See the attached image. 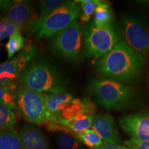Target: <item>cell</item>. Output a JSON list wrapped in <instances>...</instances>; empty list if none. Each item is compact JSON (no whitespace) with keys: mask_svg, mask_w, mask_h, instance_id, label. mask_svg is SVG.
I'll use <instances>...</instances> for the list:
<instances>
[{"mask_svg":"<svg viewBox=\"0 0 149 149\" xmlns=\"http://www.w3.org/2000/svg\"><path fill=\"white\" fill-rule=\"evenodd\" d=\"M23 86L38 93L66 92V88L57 70L46 61H34L22 74Z\"/></svg>","mask_w":149,"mask_h":149,"instance_id":"cell-3","label":"cell"},{"mask_svg":"<svg viewBox=\"0 0 149 149\" xmlns=\"http://www.w3.org/2000/svg\"><path fill=\"white\" fill-rule=\"evenodd\" d=\"M13 1L9 0H0V13L3 11L7 10L13 4Z\"/></svg>","mask_w":149,"mask_h":149,"instance_id":"cell-28","label":"cell"},{"mask_svg":"<svg viewBox=\"0 0 149 149\" xmlns=\"http://www.w3.org/2000/svg\"><path fill=\"white\" fill-rule=\"evenodd\" d=\"M93 116L85 113L78 114L70 120L65 122L63 126H67L68 129L75 132L77 134L83 133L85 130L90 129L92 125Z\"/></svg>","mask_w":149,"mask_h":149,"instance_id":"cell-17","label":"cell"},{"mask_svg":"<svg viewBox=\"0 0 149 149\" xmlns=\"http://www.w3.org/2000/svg\"><path fill=\"white\" fill-rule=\"evenodd\" d=\"M91 129L95 131L103 142L120 144L121 139L113 117L107 113H96L93 116Z\"/></svg>","mask_w":149,"mask_h":149,"instance_id":"cell-11","label":"cell"},{"mask_svg":"<svg viewBox=\"0 0 149 149\" xmlns=\"http://www.w3.org/2000/svg\"><path fill=\"white\" fill-rule=\"evenodd\" d=\"M17 33H20V29L17 26L7 18L0 19V40L10 37Z\"/></svg>","mask_w":149,"mask_h":149,"instance_id":"cell-25","label":"cell"},{"mask_svg":"<svg viewBox=\"0 0 149 149\" xmlns=\"http://www.w3.org/2000/svg\"><path fill=\"white\" fill-rule=\"evenodd\" d=\"M100 1L97 0H83L79 1L80 3V7L82 11L80 19L82 23H86L88 22L91 17L94 15L95 11L97 5Z\"/></svg>","mask_w":149,"mask_h":149,"instance_id":"cell-24","label":"cell"},{"mask_svg":"<svg viewBox=\"0 0 149 149\" xmlns=\"http://www.w3.org/2000/svg\"><path fill=\"white\" fill-rule=\"evenodd\" d=\"M15 98L17 110L27 122L40 125L53 122L42 94L20 86L15 91Z\"/></svg>","mask_w":149,"mask_h":149,"instance_id":"cell-4","label":"cell"},{"mask_svg":"<svg viewBox=\"0 0 149 149\" xmlns=\"http://www.w3.org/2000/svg\"><path fill=\"white\" fill-rule=\"evenodd\" d=\"M146 59L123 41L107 55L98 59L95 70L102 77L128 84L142 73Z\"/></svg>","mask_w":149,"mask_h":149,"instance_id":"cell-1","label":"cell"},{"mask_svg":"<svg viewBox=\"0 0 149 149\" xmlns=\"http://www.w3.org/2000/svg\"><path fill=\"white\" fill-rule=\"evenodd\" d=\"M0 149H24L19 135L13 126L0 129Z\"/></svg>","mask_w":149,"mask_h":149,"instance_id":"cell-15","label":"cell"},{"mask_svg":"<svg viewBox=\"0 0 149 149\" xmlns=\"http://www.w3.org/2000/svg\"><path fill=\"white\" fill-rule=\"evenodd\" d=\"M119 125L131 139L149 142V111L124 115Z\"/></svg>","mask_w":149,"mask_h":149,"instance_id":"cell-10","label":"cell"},{"mask_svg":"<svg viewBox=\"0 0 149 149\" xmlns=\"http://www.w3.org/2000/svg\"><path fill=\"white\" fill-rule=\"evenodd\" d=\"M77 137L85 145L91 148H95L101 146L103 141L95 131L93 129H88L84 132L77 134Z\"/></svg>","mask_w":149,"mask_h":149,"instance_id":"cell-19","label":"cell"},{"mask_svg":"<svg viewBox=\"0 0 149 149\" xmlns=\"http://www.w3.org/2000/svg\"><path fill=\"white\" fill-rule=\"evenodd\" d=\"M46 109L53 117L52 122L55 123L57 117L62 111L67 109L74 100L73 96L68 92L42 94Z\"/></svg>","mask_w":149,"mask_h":149,"instance_id":"cell-14","label":"cell"},{"mask_svg":"<svg viewBox=\"0 0 149 149\" xmlns=\"http://www.w3.org/2000/svg\"><path fill=\"white\" fill-rule=\"evenodd\" d=\"M124 144L128 149H149V142L140 141L131 138L124 141Z\"/></svg>","mask_w":149,"mask_h":149,"instance_id":"cell-26","label":"cell"},{"mask_svg":"<svg viewBox=\"0 0 149 149\" xmlns=\"http://www.w3.org/2000/svg\"><path fill=\"white\" fill-rule=\"evenodd\" d=\"M54 53L69 61H75L84 52V29L82 24L74 21L66 29L54 35L50 43Z\"/></svg>","mask_w":149,"mask_h":149,"instance_id":"cell-5","label":"cell"},{"mask_svg":"<svg viewBox=\"0 0 149 149\" xmlns=\"http://www.w3.org/2000/svg\"><path fill=\"white\" fill-rule=\"evenodd\" d=\"M120 29L123 42L145 58L149 57V30L142 22L124 15L121 19Z\"/></svg>","mask_w":149,"mask_h":149,"instance_id":"cell-8","label":"cell"},{"mask_svg":"<svg viewBox=\"0 0 149 149\" xmlns=\"http://www.w3.org/2000/svg\"><path fill=\"white\" fill-rule=\"evenodd\" d=\"M57 149H80L79 139L68 133H61L57 138Z\"/></svg>","mask_w":149,"mask_h":149,"instance_id":"cell-22","label":"cell"},{"mask_svg":"<svg viewBox=\"0 0 149 149\" xmlns=\"http://www.w3.org/2000/svg\"><path fill=\"white\" fill-rule=\"evenodd\" d=\"M119 42L120 37L113 24L98 27L93 24L84 30V53L88 57L100 59Z\"/></svg>","mask_w":149,"mask_h":149,"instance_id":"cell-6","label":"cell"},{"mask_svg":"<svg viewBox=\"0 0 149 149\" xmlns=\"http://www.w3.org/2000/svg\"><path fill=\"white\" fill-rule=\"evenodd\" d=\"M15 91L13 88L0 83V104L12 111L17 110Z\"/></svg>","mask_w":149,"mask_h":149,"instance_id":"cell-20","label":"cell"},{"mask_svg":"<svg viewBox=\"0 0 149 149\" xmlns=\"http://www.w3.org/2000/svg\"><path fill=\"white\" fill-rule=\"evenodd\" d=\"M16 123V117L13 111L0 104V129L13 126Z\"/></svg>","mask_w":149,"mask_h":149,"instance_id":"cell-23","label":"cell"},{"mask_svg":"<svg viewBox=\"0 0 149 149\" xmlns=\"http://www.w3.org/2000/svg\"><path fill=\"white\" fill-rule=\"evenodd\" d=\"M24 46V39L20 33H15L13 36L9 37L8 43L6 45L8 58L10 59H12L15 54L22 49Z\"/></svg>","mask_w":149,"mask_h":149,"instance_id":"cell-21","label":"cell"},{"mask_svg":"<svg viewBox=\"0 0 149 149\" xmlns=\"http://www.w3.org/2000/svg\"><path fill=\"white\" fill-rule=\"evenodd\" d=\"M79 1H67L46 17L34 33L37 39L53 37L66 29L80 15Z\"/></svg>","mask_w":149,"mask_h":149,"instance_id":"cell-7","label":"cell"},{"mask_svg":"<svg viewBox=\"0 0 149 149\" xmlns=\"http://www.w3.org/2000/svg\"><path fill=\"white\" fill-rule=\"evenodd\" d=\"M33 8L31 1H16L7 10L6 18L17 26L19 29L24 30L32 27Z\"/></svg>","mask_w":149,"mask_h":149,"instance_id":"cell-12","label":"cell"},{"mask_svg":"<svg viewBox=\"0 0 149 149\" xmlns=\"http://www.w3.org/2000/svg\"><path fill=\"white\" fill-rule=\"evenodd\" d=\"M113 13L109 3L100 1L97 5L94 13L93 24L102 27L113 24Z\"/></svg>","mask_w":149,"mask_h":149,"instance_id":"cell-16","label":"cell"},{"mask_svg":"<svg viewBox=\"0 0 149 149\" xmlns=\"http://www.w3.org/2000/svg\"><path fill=\"white\" fill-rule=\"evenodd\" d=\"M33 54V46L26 45L14 58L0 64V83L15 91L17 81L20 80L22 74L29 66Z\"/></svg>","mask_w":149,"mask_h":149,"instance_id":"cell-9","label":"cell"},{"mask_svg":"<svg viewBox=\"0 0 149 149\" xmlns=\"http://www.w3.org/2000/svg\"><path fill=\"white\" fill-rule=\"evenodd\" d=\"M19 137L24 149H49V143L41 130L33 125L24 126Z\"/></svg>","mask_w":149,"mask_h":149,"instance_id":"cell-13","label":"cell"},{"mask_svg":"<svg viewBox=\"0 0 149 149\" xmlns=\"http://www.w3.org/2000/svg\"><path fill=\"white\" fill-rule=\"evenodd\" d=\"M90 87L99 105L109 111L128 109L133 105L137 97L133 86L107 78L92 80Z\"/></svg>","mask_w":149,"mask_h":149,"instance_id":"cell-2","label":"cell"},{"mask_svg":"<svg viewBox=\"0 0 149 149\" xmlns=\"http://www.w3.org/2000/svg\"><path fill=\"white\" fill-rule=\"evenodd\" d=\"M93 149H128L125 146H122L120 144H112L109 143L103 142L101 146L97 147Z\"/></svg>","mask_w":149,"mask_h":149,"instance_id":"cell-27","label":"cell"},{"mask_svg":"<svg viewBox=\"0 0 149 149\" xmlns=\"http://www.w3.org/2000/svg\"><path fill=\"white\" fill-rule=\"evenodd\" d=\"M65 2V1H59V0H44L42 1L39 13V17L33 23L31 30L33 33L40 26L47 17L52 13L54 10L59 8Z\"/></svg>","mask_w":149,"mask_h":149,"instance_id":"cell-18","label":"cell"}]
</instances>
